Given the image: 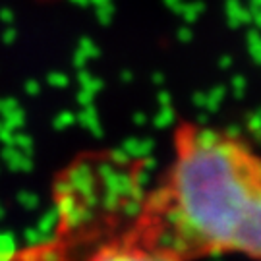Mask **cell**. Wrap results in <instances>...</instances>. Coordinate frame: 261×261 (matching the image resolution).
<instances>
[{"instance_id": "1", "label": "cell", "mask_w": 261, "mask_h": 261, "mask_svg": "<svg viewBox=\"0 0 261 261\" xmlns=\"http://www.w3.org/2000/svg\"><path fill=\"white\" fill-rule=\"evenodd\" d=\"M140 240L182 261H261V155L232 134L180 124L172 161L124 217Z\"/></svg>"}, {"instance_id": "2", "label": "cell", "mask_w": 261, "mask_h": 261, "mask_svg": "<svg viewBox=\"0 0 261 261\" xmlns=\"http://www.w3.org/2000/svg\"><path fill=\"white\" fill-rule=\"evenodd\" d=\"M141 192L138 163L116 153H91L60 174L55 236L33 246L25 261H182L140 240L124 217ZM10 257V259H12Z\"/></svg>"}]
</instances>
